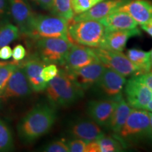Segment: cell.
<instances>
[{"label": "cell", "instance_id": "obj_1", "mask_svg": "<svg viewBox=\"0 0 152 152\" xmlns=\"http://www.w3.org/2000/svg\"><path fill=\"white\" fill-rule=\"evenodd\" d=\"M56 120V109L50 104H38L19 122V137L25 143H31L47 134Z\"/></svg>", "mask_w": 152, "mask_h": 152}, {"label": "cell", "instance_id": "obj_2", "mask_svg": "<svg viewBox=\"0 0 152 152\" xmlns=\"http://www.w3.org/2000/svg\"><path fill=\"white\" fill-rule=\"evenodd\" d=\"M45 90L49 104L55 109L71 106L84 94L65 69H59L58 75L47 83Z\"/></svg>", "mask_w": 152, "mask_h": 152}, {"label": "cell", "instance_id": "obj_3", "mask_svg": "<svg viewBox=\"0 0 152 152\" xmlns=\"http://www.w3.org/2000/svg\"><path fill=\"white\" fill-rule=\"evenodd\" d=\"M115 137L123 147L148 142L152 144V131L149 112L132 109L121 131Z\"/></svg>", "mask_w": 152, "mask_h": 152}, {"label": "cell", "instance_id": "obj_4", "mask_svg": "<svg viewBox=\"0 0 152 152\" xmlns=\"http://www.w3.org/2000/svg\"><path fill=\"white\" fill-rule=\"evenodd\" d=\"M68 26V20L58 16L35 14L24 35L33 39L47 37L69 39Z\"/></svg>", "mask_w": 152, "mask_h": 152}, {"label": "cell", "instance_id": "obj_5", "mask_svg": "<svg viewBox=\"0 0 152 152\" xmlns=\"http://www.w3.org/2000/svg\"><path fill=\"white\" fill-rule=\"evenodd\" d=\"M105 28L99 20L71 21L68 26V37L77 45L89 47H99Z\"/></svg>", "mask_w": 152, "mask_h": 152}, {"label": "cell", "instance_id": "obj_6", "mask_svg": "<svg viewBox=\"0 0 152 152\" xmlns=\"http://www.w3.org/2000/svg\"><path fill=\"white\" fill-rule=\"evenodd\" d=\"M35 55L46 64L63 66L68 51L73 45L71 39L63 37H47L34 39Z\"/></svg>", "mask_w": 152, "mask_h": 152}, {"label": "cell", "instance_id": "obj_7", "mask_svg": "<svg viewBox=\"0 0 152 152\" xmlns=\"http://www.w3.org/2000/svg\"><path fill=\"white\" fill-rule=\"evenodd\" d=\"M98 59L106 68H110L125 77L140 75L137 68L122 52L107 50L96 47L93 48Z\"/></svg>", "mask_w": 152, "mask_h": 152}, {"label": "cell", "instance_id": "obj_8", "mask_svg": "<svg viewBox=\"0 0 152 152\" xmlns=\"http://www.w3.org/2000/svg\"><path fill=\"white\" fill-rule=\"evenodd\" d=\"M126 81L123 75L110 68H106L94 87L106 99L118 102L123 98V91Z\"/></svg>", "mask_w": 152, "mask_h": 152}, {"label": "cell", "instance_id": "obj_9", "mask_svg": "<svg viewBox=\"0 0 152 152\" xmlns=\"http://www.w3.org/2000/svg\"><path fill=\"white\" fill-rule=\"evenodd\" d=\"M123 91L126 102L132 109H145L152 99V91L138 80L135 76H132L126 81Z\"/></svg>", "mask_w": 152, "mask_h": 152}, {"label": "cell", "instance_id": "obj_10", "mask_svg": "<svg viewBox=\"0 0 152 152\" xmlns=\"http://www.w3.org/2000/svg\"><path fill=\"white\" fill-rule=\"evenodd\" d=\"M33 92L26 73L19 65L9 78L4 90L0 95V101L7 102L11 99L27 96Z\"/></svg>", "mask_w": 152, "mask_h": 152}, {"label": "cell", "instance_id": "obj_11", "mask_svg": "<svg viewBox=\"0 0 152 152\" xmlns=\"http://www.w3.org/2000/svg\"><path fill=\"white\" fill-rule=\"evenodd\" d=\"M97 61H99L92 47L73 44L66 55L63 66L67 71L71 72Z\"/></svg>", "mask_w": 152, "mask_h": 152}, {"label": "cell", "instance_id": "obj_12", "mask_svg": "<svg viewBox=\"0 0 152 152\" xmlns=\"http://www.w3.org/2000/svg\"><path fill=\"white\" fill-rule=\"evenodd\" d=\"M105 69V66L100 61H97L76 71L68 72L76 85L83 91H85L96 84Z\"/></svg>", "mask_w": 152, "mask_h": 152}, {"label": "cell", "instance_id": "obj_13", "mask_svg": "<svg viewBox=\"0 0 152 152\" xmlns=\"http://www.w3.org/2000/svg\"><path fill=\"white\" fill-rule=\"evenodd\" d=\"M140 35H141V32L137 28L130 30H105L99 48L123 52L130 38Z\"/></svg>", "mask_w": 152, "mask_h": 152}, {"label": "cell", "instance_id": "obj_14", "mask_svg": "<svg viewBox=\"0 0 152 152\" xmlns=\"http://www.w3.org/2000/svg\"><path fill=\"white\" fill-rule=\"evenodd\" d=\"M46 65L35 54L28 58L26 61L21 64V67L33 92H40L46 89L47 83L44 81L41 77L42 70Z\"/></svg>", "mask_w": 152, "mask_h": 152}, {"label": "cell", "instance_id": "obj_15", "mask_svg": "<svg viewBox=\"0 0 152 152\" xmlns=\"http://www.w3.org/2000/svg\"><path fill=\"white\" fill-rule=\"evenodd\" d=\"M115 11H125L138 25L141 26L152 19V1L149 0H128Z\"/></svg>", "mask_w": 152, "mask_h": 152}, {"label": "cell", "instance_id": "obj_16", "mask_svg": "<svg viewBox=\"0 0 152 152\" xmlns=\"http://www.w3.org/2000/svg\"><path fill=\"white\" fill-rule=\"evenodd\" d=\"M128 0H104L92 8L80 14L73 17L71 21L77 22L82 20H99L126 2Z\"/></svg>", "mask_w": 152, "mask_h": 152}, {"label": "cell", "instance_id": "obj_17", "mask_svg": "<svg viewBox=\"0 0 152 152\" xmlns=\"http://www.w3.org/2000/svg\"><path fill=\"white\" fill-rule=\"evenodd\" d=\"M118 102L112 99L91 101L87 109L89 115L101 127H107Z\"/></svg>", "mask_w": 152, "mask_h": 152}, {"label": "cell", "instance_id": "obj_18", "mask_svg": "<svg viewBox=\"0 0 152 152\" xmlns=\"http://www.w3.org/2000/svg\"><path fill=\"white\" fill-rule=\"evenodd\" d=\"M69 134L73 138L82 140L87 143L105 135L100 125L89 120H81L74 123L70 128Z\"/></svg>", "mask_w": 152, "mask_h": 152}, {"label": "cell", "instance_id": "obj_19", "mask_svg": "<svg viewBox=\"0 0 152 152\" xmlns=\"http://www.w3.org/2000/svg\"><path fill=\"white\" fill-rule=\"evenodd\" d=\"M9 14L20 31L25 34L35 14L28 0H8Z\"/></svg>", "mask_w": 152, "mask_h": 152}, {"label": "cell", "instance_id": "obj_20", "mask_svg": "<svg viewBox=\"0 0 152 152\" xmlns=\"http://www.w3.org/2000/svg\"><path fill=\"white\" fill-rule=\"evenodd\" d=\"M105 30H130L137 28V23L125 11H115L99 20Z\"/></svg>", "mask_w": 152, "mask_h": 152}, {"label": "cell", "instance_id": "obj_21", "mask_svg": "<svg viewBox=\"0 0 152 152\" xmlns=\"http://www.w3.org/2000/svg\"><path fill=\"white\" fill-rule=\"evenodd\" d=\"M132 110V108L123 97L121 99L114 109L107 128L115 134H118L126 122Z\"/></svg>", "mask_w": 152, "mask_h": 152}, {"label": "cell", "instance_id": "obj_22", "mask_svg": "<svg viewBox=\"0 0 152 152\" xmlns=\"http://www.w3.org/2000/svg\"><path fill=\"white\" fill-rule=\"evenodd\" d=\"M127 56L131 62L143 74L151 70L150 52H145L138 49H130L127 52Z\"/></svg>", "mask_w": 152, "mask_h": 152}, {"label": "cell", "instance_id": "obj_23", "mask_svg": "<svg viewBox=\"0 0 152 152\" xmlns=\"http://www.w3.org/2000/svg\"><path fill=\"white\" fill-rule=\"evenodd\" d=\"M50 11L54 16L65 19L70 23L74 17L72 0H53Z\"/></svg>", "mask_w": 152, "mask_h": 152}, {"label": "cell", "instance_id": "obj_24", "mask_svg": "<svg viewBox=\"0 0 152 152\" xmlns=\"http://www.w3.org/2000/svg\"><path fill=\"white\" fill-rule=\"evenodd\" d=\"M20 30L14 25L6 23L0 27V49L18 39Z\"/></svg>", "mask_w": 152, "mask_h": 152}, {"label": "cell", "instance_id": "obj_25", "mask_svg": "<svg viewBox=\"0 0 152 152\" xmlns=\"http://www.w3.org/2000/svg\"><path fill=\"white\" fill-rule=\"evenodd\" d=\"M94 141L97 147V152H119L123 151L122 144L116 138L104 135Z\"/></svg>", "mask_w": 152, "mask_h": 152}, {"label": "cell", "instance_id": "obj_26", "mask_svg": "<svg viewBox=\"0 0 152 152\" xmlns=\"http://www.w3.org/2000/svg\"><path fill=\"white\" fill-rule=\"evenodd\" d=\"M14 148L12 133L6 123L0 119V151H9Z\"/></svg>", "mask_w": 152, "mask_h": 152}, {"label": "cell", "instance_id": "obj_27", "mask_svg": "<svg viewBox=\"0 0 152 152\" xmlns=\"http://www.w3.org/2000/svg\"><path fill=\"white\" fill-rule=\"evenodd\" d=\"M19 62H9L0 67V95L4 90L11 75L19 66Z\"/></svg>", "mask_w": 152, "mask_h": 152}, {"label": "cell", "instance_id": "obj_28", "mask_svg": "<svg viewBox=\"0 0 152 152\" xmlns=\"http://www.w3.org/2000/svg\"><path fill=\"white\" fill-rule=\"evenodd\" d=\"M104 0H72L74 16L80 14Z\"/></svg>", "mask_w": 152, "mask_h": 152}, {"label": "cell", "instance_id": "obj_29", "mask_svg": "<svg viewBox=\"0 0 152 152\" xmlns=\"http://www.w3.org/2000/svg\"><path fill=\"white\" fill-rule=\"evenodd\" d=\"M58 71H59V69L56 64H47L42 70L41 77L44 81L48 83L49 81L52 80L53 78H54L58 75Z\"/></svg>", "mask_w": 152, "mask_h": 152}, {"label": "cell", "instance_id": "obj_30", "mask_svg": "<svg viewBox=\"0 0 152 152\" xmlns=\"http://www.w3.org/2000/svg\"><path fill=\"white\" fill-rule=\"evenodd\" d=\"M47 152H69L67 143L62 140H57L49 144L43 149Z\"/></svg>", "mask_w": 152, "mask_h": 152}, {"label": "cell", "instance_id": "obj_31", "mask_svg": "<svg viewBox=\"0 0 152 152\" xmlns=\"http://www.w3.org/2000/svg\"><path fill=\"white\" fill-rule=\"evenodd\" d=\"M87 142L79 139H74L68 142L67 145L69 149V152H85Z\"/></svg>", "mask_w": 152, "mask_h": 152}, {"label": "cell", "instance_id": "obj_32", "mask_svg": "<svg viewBox=\"0 0 152 152\" xmlns=\"http://www.w3.org/2000/svg\"><path fill=\"white\" fill-rule=\"evenodd\" d=\"M26 56V50L21 45H18L12 50V58L14 61H21Z\"/></svg>", "mask_w": 152, "mask_h": 152}, {"label": "cell", "instance_id": "obj_33", "mask_svg": "<svg viewBox=\"0 0 152 152\" xmlns=\"http://www.w3.org/2000/svg\"><path fill=\"white\" fill-rule=\"evenodd\" d=\"M136 78L144 83L147 87L152 91V69L147 73L136 75Z\"/></svg>", "mask_w": 152, "mask_h": 152}, {"label": "cell", "instance_id": "obj_34", "mask_svg": "<svg viewBox=\"0 0 152 152\" xmlns=\"http://www.w3.org/2000/svg\"><path fill=\"white\" fill-rule=\"evenodd\" d=\"M12 57V49L9 45L1 47L0 49V59L7 61Z\"/></svg>", "mask_w": 152, "mask_h": 152}, {"label": "cell", "instance_id": "obj_35", "mask_svg": "<svg viewBox=\"0 0 152 152\" xmlns=\"http://www.w3.org/2000/svg\"><path fill=\"white\" fill-rule=\"evenodd\" d=\"M9 14L8 0H0V19L5 18Z\"/></svg>", "mask_w": 152, "mask_h": 152}, {"label": "cell", "instance_id": "obj_36", "mask_svg": "<svg viewBox=\"0 0 152 152\" xmlns=\"http://www.w3.org/2000/svg\"><path fill=\"white\" fill-rule=\"evenodd\" d=\"M32 1L45 10L50 11L52 7L53 0H32Z\"/></svg>", "mask_w": 152, "mask_h": 152}, {"label": "cell", "instance_id": "obj_37", "mask_svg": "<svg viewBox=\"0 0 152 152\" xmlns=\"http://www.w3.org/2000/svg\"><path fill=\"white\" fill-rule=\"evenodd\" d=\"M141 28L152 37V19L147 23L141 25Z\"/></svg>", "mask_w": 152, "mask_h": 152}, {"label": "cell", "instance_id": "obj_38", "mask_svg": "<svg viewBox=\"0 0 152 152\" xmlns=\"http://www.w3.org/2000/svg\"><path fill=\"white\" fill-rule=\"evenodd\" d=\"M144 110H146V111H147L149 112H151L152 113V99L149 101V103L147 104V106H146L145 109Z\"/></svg>", "mask_w": 152, "mask_h": 152}, {"label": "cell", "instance_id": "obj_39", "mask_svg": "<svg viewBox=\"0 0 152 152\" xmlns=\"http://www.w3.org/2000/svg\"><path fill=\"white\" fill-rule=\"evenodd\" d=\"M149 118H150V125H151V129L152 131V113L151 112H149Z\"/></svg>", "mask_w": 152, "mask_h": 152}, {"label": "cell", "instance_id": "obj_40", "mask_svg": "<svg viewBox=\"0 0 152 152\" xmlns=\"http://www.w3.org/2000/svg\"><path fill=\"white\" fill-rule=\"evenodd\" d=\"M9 62H4V61H0V67H1V66L6 65V64H8Z\"/></svg>", "mask_w": 152, "mask_h": 152}, {"label": "cell", "instance_id": "obj_41", "mask_svg": "<svg viewBox=\"0 0 152 152\" xmlns=\"http://www.w3.org/2000/svg\"><path fill=\"white\" fill-rule=\"evenodd\" d=\"M150 60H151V69H152V49L150 51Z\"/></svg>", "mask_w": 152, "mask_h": 152}]
</instances>
